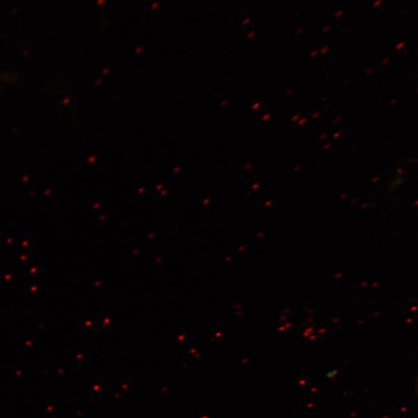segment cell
Returning a JSON list of instances; mask_svg holds the SVG:
<instances>
[{
	"mask_svg": "<svg viewBox=\"0 0 418 418\" xmlns=\"http://www.w3.org/2000/svg\"><path fill=\"white\" fill-rule=\"evenodd\" d=\"M320 114H321V113H320V112H318V113H314V114H313V115H312V117L313 119H316L317 117H319Z\"/></svg>",
	"mask_w": 418,
	"mask_h": 418,
	"instance_id": "obj_12",
	"label": "cell"
},
{
	"mask_svg": "<svg viewBox=\"0 0 418 418\" xmlns=\"http://www.w3.org/2000/svg\"><path fill=\"white\" fill-rule=\"evenodd\" d=\"M352 29V28H349L348 30H347L345 31V35H349L350 33H351Z\"/></svg>",
	"mask_w": 418,
	"mask_h": 418,
	"instance_id": "obj_20",
	"label": "cell"
},
{
	"mask_svg": "<svg viewBox=\"0 0 418 418\" xmlns=\"http://www.w3.org/2000/svg\"><path fill=\"white\" fill-rule=\"evenodd\" d=\"M379 177L374 178V179H372V182H377V181H378V180H379Z\"/></svg>",
	"mask_w": 418,
	"mask_h": 418,
	"instance_id": "obj_22",
	"label": "cell"
},
{
	"mask_svg": "<svg viewBox=\"0 0 418 418\" xmlns=\"http://www.w3.org/2000/svg\"><path fill=\"white\" fill-rule=\"evenodd\" d=\"M404 46H405V42L401 41V42L399 43L398 44H397V46L395 47V49L396 50H401Z\"/></svg>",
	"mask_w": 418,
	"mask_h": 418,
	"instance_id": "obj_1",
	"label": "cell"
},
{
	"mask_svg": "<svg viewBox=\"0 0 418 418\" xmlns=\"http://www.w3.org/2000/svg\"><path fill=\"white\" fill-rule=\"evenodd\" d=\"M306 122H307L306 118L301 119L298 121V125H300V126L303 125L305 123H306Z\"/></svg>",
	"mask_w": 418,
	"mask_h": 418,
	"instance_id": "obj_9",
	"label": "cell"
},
{
	"mask_svg": "<svg viewBox=\"0 0 418 418\" xmlns=\"http://www.w3.org/2000/svg\"><path fill=\"white\" fill-rule=\"evenodd\" d=\"M331 146H332V144H331V143H330V144H325V145L323 146V148H324V149H325V150H327V149H329V148H330V147H331Z\"/></svg>",
	"mask_w": 418,
	"mask_h": 418,
	"instance_id": "obj_14",
	"label": "cell"
},
{
	"mask_svg": "<svg viewBox=\"0 0 418 418\" xmlns=\"http://www.w3.org/2000/svg\"><path fill=\"white\" fill-rule=\"evenodd\" d=\"M269 117H271V114H267L265 117H263V120H267Z\"/></svg>",
	"mask_w": 418,
	"mask_h": 418,
	"instance_id": "obj_17",
	"label": "cell"
},
{
	"mask_svg": "<svg viewBox=\"0 0 418 418\" xmlns=\"http://www.w3.org/2000/svg\"><path fill=\"white\" fill-rule=\"evenodd\" d=\"M319 53V50H314L312 51V53H310V57H314L315 56L318 55Z\"/></svg>",
	"mask_w": 418,
	"mask_h": 418,
	"instance_id": "obj_7",
	"label": "cell"
},
{
	"mask_svg": "<svg viewBox=\"0 0 418 418\" xmlns=\"http://www.w3.org/2000/svg\"><path fill=\"white\" fill-rule=\"evenodd\" d=\"M389 61H390L389 57H386V59H383V60L381 61V64H383H383H387L388 62H389Z\"/></svg>",
	"mask_w": 418,
	"mask_h": 418,
	"instance_id": "obj_11",
	"label": "cell"
},
{
	"mask_svg": "<svg viewBox=\"0 0 418 418\" xmlns=\"http://www.w3.org/2000/svg\"><path fill=\"white\" fill-rule=\"evenodd\" d=\"M341 134H342V133L338 132L334 134V139H337L341 136Z\"/></svg>",
	"mask_w": 418,
	"mask_h": 418,
	"instance_id": "obj_10",
	"label": "cell"
},
{
	"mask_svg": "<svg viewBox=\"0 0 418 418\" xmlns=\"http://www.w3.org/2000/svg\"><path fill=\"white\" fill-rule=\"evenodd\" d=\"M301 169V166L298 165L294 169V171H297Z\"/></svg>",
	"mask_w": 418,
	"mask_h": 418,
	"instance_id": "obj_18",
	"label": "cell"
},
{
	"mask_svg": "<svg viewBox=\"0 0 418 418\" xmlns=\"http://www.w3.org/2000/svg\"><path fill=\"white\" fill-rule=\"evenodd\" d=\"M383 3V0H376V1L374 3V4H372V6H374V8H378V6L379 5H381Z\"/></svg>",
	"mask_w": 418,
	"mask_h": 418,
	"instance_id": "obj_3",
	"label": "cell"
},
{
	"mask_svg": "<svg viewBox=\"0 0 418 418\" xmlns=\"http://www.w3.org/2000/svg\"><path fill=\"white\" fill-rule=\"evenodd\" d=\"M260 106V104L258 102V104H256L254 106V109L258 108Z\"/></svg>",
	"mask_w": 418,
	"mask_h": 418,
	"instance_id": "obj_25",
	"label": "cell"
},
{
	"mask_svg": "<svg viewBox=\"0 0 418 418\" xmlns=\"http://www.w3.org/2000/svg\"><path fill=\"white\" fill-rule=\"evenodd\" d=\"M254 35H255V32H254V31H253V32H252V33H250V34L249 35L248 37H249V38H250V37H253Z\"/></svg>",
	"mask_w": 418,
	"mask_h": 418,
	"instance_id": "obj_23",
	"label": "cell"
},
{
	"mask_svg": "<svg viewBox=\"0 0 418 418\" xmlns=\"http://www.w3.org/2000/svg\"><path fill=\"white\" fill-rule=\"evenodd\" d=\"M332 28V26L331 25H327L326 26V27H325L323 29V33H327V31L330 30V29Z\"/></svg>",
	"mask_w": 418,
	"mask_h": 418,
	"instance_id": "obj_6",
	"label": "cell"
},
{
	"mask_svg": "<svg viewBox=\"0 0 418 418\" xmlns=\"http://www.w3.org/2000/svg\"><path fill=\"white\" fill-rule=\"evenodd\" d=\"M293 92H294V89L292 88V89L289 90V91L287 92V95H291Z\"/></svg>",
	"mask_w": 418,
	"mask_h": 418,
	"instance_id": "obj_21",
	"label": "cell"
},
{
	"mask_svg": "<svg viewBox=\"0 0 418 418\" xmlns=\"http://www.w3.org/2000/svg\"><path fill=\"white\" fill-rule=\"evenodd\" d=\"M327 137V133H324L323 135H321V136L319 137V139L321 140H323L324 139H325Z\"/></svg>",
	"mask_w": 418,
	"mask_h": 418,
	"instance_id": "obj_13",
	"label": "cell"
},
{
	"mask_svg": "<svg viewBox=\"0 0 418 418\" xmlns=\"http://www.w3.org/2000/svg\"><path fill=\"white\" fill-rule=\"evenodd\" d=\"M409 162V163L417 162V159H415V160H409V162Z\"/></svg>",
	"mask_w": 418,
	"mask_h": 418,
	"instance_id": "obj_24",
	"label": "cell"
},
{
	"mask_svg": "<svg viewBox=\"0 0 418 418\" xmlns=\"http://www.w3.org/2000/svg\"><path fill=\"white\" fill-rule=\"evenodd\" d=\"M303 30H304V28H300L297 30L295 31V35H298L301 34L302 32H303Z\"/></svg>",
	"mask_w": 418,
	"mask_h": 418,
	"instance_id": "obj_8",
	"label": "cell"
},
{
	"mask_svg": "<svg viewBox=\"0 0 418 418\" xmlns=\"http://www.w3.org/2000/svg\"><path fill=\"white\" fill-rule=\"evenodd\" d=\"M330 50V47H327V46L324 47V48H321V50H320V54H321V55H324V54H325V53H327V50Z\"/></svg>",
	"mask_w": 418,
	"mask_h": 418,
	"instance_id": "obj_4",
	"label": "cell"
},
{
	"mask_svg": "<svg viewBox=\"0 0 418 418\" xmlns=\"http://www.w3.org/2000/svg\"><path fill=\"white\" fill-rule=\"evenodd\" d=\"M374 68H370V69H368V70H366L365 73H366V74H368H368H370V73H372V72H374Z\"/></svg>",
	"mask_w": 418,
	"mask_h": 418,
	"instance_id": "obj_16",
	"label": "cell"
},
{
	"mask_svg": "<svg viewBox=\"0 0 418 418\" xmlns=\"http://www.w3.org/2000/svg\"><path fill=\"white\" fill-rule=\"evenodd\" d=\"M397 102V99H395L394 100H392L390 102V105H395L396 104V102Z\"/></svg>",
	"mask_w": 418,
	"mask_h": 418,
	"instance_id": "obj_19",
	"label": "cell"
},
{
	"mask_svg": "<svg viewBox=\"0 0 418 418\" xmlns=\"http://www.w3.org/2000/svg\"><path fill=\"white\" fill-rule=\"evenodd\" d=\"M299 115H296L295 117H293L292 119V121L294 122L296 120H298L299 119Z\"/></svg>",
	"mask_w": 418,
	"mask_h": 418,
	"instance_id": "obj_15",
	"label": "cell"
},
{
	"mask_svg": "<svg viewBox=\"0 0 418 418\" xmlns=\"http://www.w3.org/2000/svg\"><path fill=\"white\" fill-rule=\"evenodd\" d=\"M327 108H329V106L327 105V106H324L323 109V111H325V109H327Z\"/></svg>",
	"mask_w": 418,
	"mask_h": 418,
	"instance_id": "obj_26",
	"label": "cell"
},
{
	"mask_svg": "<svg viewBox=\"0 0 418 418\" xmlns=\"http://www.w3.org/2000/svg\"><path fill=\"white\" fill-rule=\"evenodd\" d=\"M343 14H344V10H339V11H337L336 12V15H334V17H336V18L340 17Z\"/></svg>",
	"mask_w": 418,
	"mask_h": 418,
	"instance_id": "obj_2",
	"label": "cell"
},
{
	"mask_svg": "<svg viewBox=\"0 0 418 418\" xmlns=\"http://www.w3.org/2000/svg\"><path fill=\"white\" fill-rule=\"evenodd\" d=\"M343 115H339V117H338L337 118L334 120V121L332 122V124H336L339 123V122L341 120H343Z\"/></svg>",
	"mask_w": 418,
	"mask_h": 418,
	"instance_id": "obj_5",
	"label": "cell"
}]
</instances>
